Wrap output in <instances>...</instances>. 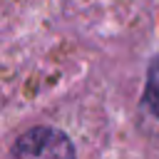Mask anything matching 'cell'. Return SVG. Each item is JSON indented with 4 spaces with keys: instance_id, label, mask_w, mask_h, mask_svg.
I'll use <instances>...</instances> for the list:
<instances>
[{
    "instance_id": "cell-1",
    "label": "cell",
    "mask_w": 159,
    "mask_h": 159,
    "mask_svg": "<svg viewBox=\"0 0 159 159\" xmlns=\"http://www.w3.org/2000/svg\"><path fill=\"white\" fill-rule=\"evenodd\" d=\"M15 159H75L70 137L55 127H32L12 144Z\"/></svg>"
},
{
    "instance_id": "cell-2",
    "label": "cell",
    "mask_w": 159,
    "mask_h": 159,
    "mask_svg": "<svg viewBox=\"0 0 159 159\" xmlns=\"http://www.w3.org/2000/svg\"><path fill=\"white\" fill-rule=\"evenodd\" d=\"M147 107L154 117H159V62H154V67L149 70V82H147Z\"/></svg>"
}]
</instances>
